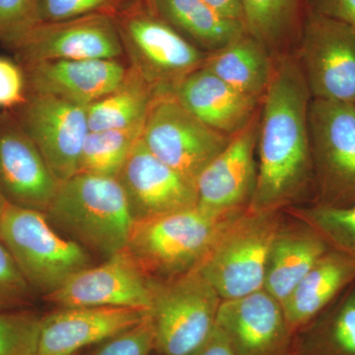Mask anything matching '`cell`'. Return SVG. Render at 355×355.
Returning <instances> with one entry per match:
<instances>
[{"label": "cell", "instance_id": "6da1fadb", "mask_svg": "<svg viewBox=\"0 0 355 355\" xmlns=\"http://www.w3.org/2000/svg\"><path fill=\"white\" fill-rule=\"evenodd\" d=\"M311 101L296 55L275 58L272 81L259 112L258 177L250 210L284 212L314 200Z\"/></svg>", "mask_w": 355, "mask_h": 355}, {"label": "cell", "instance_id": "7a4b0ae2", "mask_svg": "<svg viewBox=\"0 0 355 355\" xmlns=\"http://www.w3.org/2000/svg\"><path fill=\"white\" fill-rule=\"evenodd\" d=\"M44 214L60 234L103 260L125 251L135 222L119 180L90 174L62 182Z\"/></svg>", "mask_w": 355, "mask_h": 355}, {"label": "cell", "instance_id": "3957f363", "mask_svg": "<svg viewBox=\"0 0 355 355\" xmlns=\"http://www.w3.org/2000/svg\"><path fill=\"white\" fill-rule=\"evenodd\" d=\"M246 210L212 214L195 207L135 221L125 251L153 282L174 279L198 268L224 229Z\"/></svg>", "mask_w": 355, "mask_h": 355}, {"label": "cell", "instance_id": "277c9868", "mask_svg": "<svg viewBox=\"0 0 355 355\" xmlns=\"http://www.w3.org/2000/svg\"><path fill=\"white\" fill-rule=\"evenodd\" d=\"M0 241L33 291L43 298L94 265L92 254L55 230L44 212L9 202L0 214Z\"/></svg>", "mask_w": 355, "mask_h": 355}, {"label": "cell", "instance_id": "5b68a950", "mask_svg": "<svg viewBox=\"0 0 355 355\" xmlns=\"http://www.w3.org/2000/svg\"><path fill=\"white\" fill-rule=\"evenodd\" d=\"M114 21L130 67L153 86L155 95L172 93L207 57L163 20L148 0H132Z\"/></svg>", "mask_w": 355, "mask_h": 355}, {"label": "cell", "instance_id": "8992f818", "mask_svg": "<svg viewBox=\"0 0 355 355\" xmlns=\"http://www.w3.org/2000/svg\"><path fill=\"white\" fill-rule=\"evenodd\" d=\"M284 212H259L248 209L224 229L198 266L222 301L261 291L275 235Z\"/></svg>", "mask_w": 355, "mask_h": 355}, {"label": "cell", "instance_id": "52a82bcc", "mask_svg": "<svg viewBox=\"0 0 355 355\" xmlns=\"http://www.w3.org/2000/svg\"><path fill=\"white\" fill-rule=\"evenodd\" d=\"M222 299L198 268L154 282L153 318L157 355H190L216 327Z\"/></svg>", "mask_w": 355, "mask_h": 355}, {"label": "cell", "instance_id": "ba28073f", "mask_svg": "<svg viewBox=\"0 0 355 355\" xmlns=\"http://www.w3.org/2000/svg\"><path fill=\"white\" fill-rule=\"evenodd\" d=\"M314 200L355 203V105L312 99L309 110Z\"/></svg>", "mask_w": 355, "mask_h": 355}, {"label": "cell", "instance_id": "9c48e42d", "mask_svg": "<svg viewBox=\"0 0 355 355\" xmlns=\"http://www.w3.org/2000/svg\"><path fill=\"white\" fill-rule=\"evenodd\" d=\"M141 139L159 160L195 184L231 137L207 127L172 93H167L154 97Z\"/></svg>", "mask_w": 355, "mask_h": 355}, {"label": "cell", "instance_id": "30bf717a", "mask_svg": "<svg viewBox=\"0 0 355 355\" xmlns=\"http://www.w3.org/2000/svg\"><path fill=\"white\" fill-rule=\"evenodd\" d=\"M296 46L312 99L355 105L354 28L307 9Z\"/></svg>", "mask_w": 355, "mask_h": 355}, {"label": "cell", "instance_id": "8fae6325", "mask_svg": "<svg viewBox=\"0 0 355 355\" xmlns=\"http://www.w3.org/2000/svg\"><path fill=\"white\" fill-rule=\"evenodd\" d=\"M2 46L21 65L46 60H121L125 55L114 17L107 14L38 23Z\"/></svg>", "mask_w": 355, "mask_h": 355}, {"label": "cell", "instance_id": "7c38bea8", "mask_svg": "<svg viewBox=\"0 0 355 355\" xmlns=\"http://www.w3.org/2000/svg\"><path fill=\"white\" fill-rule=\"evenodd\" d=\"M60 182L77 174L89 130L87 107L50 95L29 94L12 111Z\"/></svg>", "mask_w": 355, "mask_h": 355}, {"label": "cell", "instance_id": "4fadbf2b", "mask_svg": "<svg viewBox=\"0 0 355 355\" xmlns=\"http://www.w3.org/2000/svg\"><path fill=\"white\" fill-rule=\"evenodd\" d=\"M153 288L154 282L125 250L76 272L44 299L57 307H125L150 312Z\"/></svg>", "mask_w": 355, "mask_h": 355}, {"label": "cell", "instance_id": "5bb4252c", "mask_svg": "<svg viewBox=\"0 0 355 355\" xmlns=\"http://www.w3.org/2000/svg\"><path fill=\"white\" fill-rule=\"evenodd\" d=\"M60 184L16 114L0 112V191L6 202L46 214Z\"/></svg>", "mask_w": 355, "mask_h": 355}, {"label": "cell", "instance_id": "9a60e30c", "mask_svg": "<svg viewBox=\"0 0 355 355\" xmlns=\"http://www.w3.org/2000/svg\"><path fill=\"white\" fill-rule=\"evenodd\" d=\"M259 112L198 177L195 186L200 209L228 214L249 209L258 177Z\"/></svg>", "mask_w": 355, "mask_h": 355}, {"label": "cell", "instance_id": "2e32d148", "mask_svg": "<svg viewBox=\"0 0 355 355\" xmlns=\"http://www.w3.org/2000/svg\"><path fill=\"white\" fill-rule=\"evenodd\" d=\"M216 326L234 355H293L296 335L287 323L282 303L265 289L223 300Z\"/></svg>", "mask_w": 355, "mask_h": 355}, {"label": "cell", "instance_id": "e0dca14e", "mask_svg": "<svg viewBox=\"0 0 355 355\" xmlns=\"http://www.w3.org/2000/svg\"><path fill=\"white\" fill-rule=\"evenodd\" d=\"M116 179L125 191L135 221L197 207L195 184L154 156L141 137Z\"/></svg>", "mask_w": 355, "mask_h": 355}, {"label": "cell", "instance_id": "ac0fdd59", "mask_svg": "<svg viewBox=\"0 0 355 355\" xmlns=\"http://www.w3.org/2000/svg\"><path fill=\"white\" fill-rule=\"evenodd\" d=\"M149 311L125 307H57L40 316L33 355H73L135 326Z\"/></svg>", "mask_w": 355, "mask_h": 355}, {"label": "cell", "instance_id": "d6986e66", "mask_svg": "<svg viewBox=\"0 0 355 355\" xmlns=\"http://www.w3.org/2000/svg\"><path fill=\"white\" fill-rule=\"evenodd\" d=\"M22 67L29 94L53 96L84 107L118 87L128 70L121 60H46Z\"/></svg>", "mask_w": 355, "mask_h": 355}, {"label": "cell", "instance_id": "ffe728a7", "mask_svg": "<svg viewBox=\"0 0 355 355\" xmlns=\"http://www.w3.org/2000/svg\"><path fill=\"white\" fill-rule=\"evenodd\" d=\"M172 94L207 127L230 137L247 127L261 104L203 67L182 79Z\"/></svg>", "mask_w": 355, "mask_h": 355}, {"label": "cell", "instance_id": "44dd1931", "mask_svg": "<svg viewBox=\"0 0 355 355\" xmlns=\"http://www.w3.org/2000/svg\"><path fill=\"white\" fill-rule=\"evenodd\" d=\"M355 284V259L329 250L282 303L287 323L295 335Z\"/></svg>", "mask_w": 355, "mask_h": 355}, {"label": "cell", "instance_id": "7402d4cb", "mask_svg": "<svg viewBox=\"0 0 355 355\" xmlns=\"http://www.w3.org/2000/svg\"><path fill=\"white\" fill-rule=\"evenodd\" d=\"M289 218L291 221H284L273 240L263 284V289L280 303L331 250L316 231L303 222Z\"/></svg>", "mask_w": 355, "mask_h": 355}, {"label": "cell", "instance_id": "603a6c76", "mask_svg": "<svg viewBox=\"0 0 355 355\" xmlns=\"http://www.w3.org/2000/svg\"><path fill=\"white\" fill-rule=\"evenodd\" d=\"M153 10L187 41L209 55L247 32L244 23L222 15L203 0H148Z\"/></svg>", "mask_w": 355, "mask_h": 355}, {"label": "cell", "instance_id": "cb8c5ba5", "mask_svg": "<svg viewBox=\"0 0 355 355\" xmlns=\"http://www.w3.org/2000/svg\"><path fill=\"white\" fill-rule=\"evenodd\" d=\"M202 67L231 87L261 101L272 81L275 58L246 32L225 48L207 55Z\"/></svg>", "mask_w": 355, "mask_h": 355}, {"label": "cell", "instance_id": "d4e9b609", "mask_svg": "<svg viewBox=\"0 0 355 355\" xmlns=\"http://www.w3.org/2000/svg\"><path fill=\"white\" fill-rule=\"evenodd\" d=\"M247 32L275 58L297 44L307 0H241Z\"/></svg>", "mask_w": 355, "mask_h": 355}, {"label": "cell", "instance_id": "484cf974", "mask_svg": "<svg viewBox=\"0 0 355 355\" xmlns=\"http://www.w3.org/2000/svg\"><path fill=\"white\" fill-rule=\"evenodd\" d=\"M293 355H355V284L299 331Z\"/></svg>", "mask_w": 355, "mask_h": 355}, {"label": "cell", "instance_id": "4316f807", "mask_svg": "<svg viewBox=\"0 0 355 355\" xmlns=\"http://www.w3.org/2000/svg\"><path fill=\"white\" fill-rule=\"evenodd\" d=\"M155 91L128 65L127 76L111 93L87 107L90 132L144 125Z\"/></svg>", "mask_w": 355, "mask_h": 355}, {"label": "cell", "instance_id": "83f0119b", "mask_svg": "<svg viewBox=\"0 0 355 355\" xmlns=\"http://www.w3.org/2000/svg\"><path fill=\"white\" fill-rule=\"evenodd\" d=\"M144 125L89 132L84 141L77 174L118 177L130 151L141 137Z\"/></svg>", "mask_w": 355, "mask_h": 355}, {"label": "cell", "instance_id": "f1b7e54d", "mask_svg": "<svg viewBox=\"0 0 355 355\" xmlns=\"http://www.w3.org/2000/svg\"><path fill=\"white\" fill-rule=\"evenodd\" d=\"M284 212L316 231L331 250L355 259V203L347 207L307 203Z\"/></svg>", "mask_w": 355, "mask_h": 355}, {"label": "cell", "instance_id": "f546056e", "mask_svg": "<svg viewBox=\"0 0 355 355\" xmlns=\"http://www.w3.org/2000/svg\"><path fill=\"white\" fill-rule=\"evenodd\" d=\"M40 316L29 309L0 310V355H33Z\"/></svg>", "mask_w": 355, "mask_h": 355}, {"label": "cell", "instance_id": "4dcf8cb0", "mask_svg": "<svg viewBox=\"0 0 355 355\" xmlns=\"http://www.w3.org/2000/svg\"><path fill=\"white\" fill-rule=\"evenodd\" d=\"M132 0H36V24L92 15L116 16Z\"/></svg>", "mask_w": 355, "mask_h": 355}, {"label": "cell", "instance_id": "1f68e13d", "mask_svg": "<svg viewBox=\"0 0 355 355\" xmlns=\"http://www.w3.org/2000/svg\"><path fill=\"white\" fill-rule=\"evenodd\" d=\"M155 334L150 313L139 323L97 345L88 355H150L154 352Z\"/></svg>", "mask_w": 355, "mask_h": 355}, {"label": "cell", "instance_id": "d6a6232c", "mask_svg": "<svg viewBox=\"0 0 355 355\" xmlns=\"http://www.w3.org/2000/svg\"><path fill=\"white\" fill-rule=\"evenodd\" d=\"M35 295L12 256L0 241V310L27 309Z\"/></svg>", "mask_w": 355, "mask_h": 355}, {"label": "cell", "instance_id": "836d02e7", "mask_svg": "<svg viewBox=\"0 0 355 355\" xmlns=\"http://www.w3.org/2000/svg\"><path fill=\"white\" fill-rule=\"evenodd\" d=\"M29 97L22 65L15 60L0 57V112L15 111Z\"/></svg>", "mask_w": 355, "mask_h": 355}, {"label": "cell", "instance_id": "e575fe53", "mask_svg": "<svg viewBox=\"0 0 355 355\" xmlns=\"http://www.w3.org/2000/svg\"><path fill=\"white\" fill-rule=\"evenodd\" d=\"M36 24V0H0V44Z\"/></svg>", "mask_w": 355, "mask_h": 355}, {"label": "cell", "instance_id": "d590c367", "mask_svg": "<svg viewBox=\"0 0 355 355\" xmlns=\"http://www.w3.org/2000/svg\"><path fill=\"white\" fill-rule=\"evenodd\" d=\"M307 9L355 29V0H307Z\"/></svg>", "mask_w": 355, "mask_h": 355}, {"label": "cell", "instance_id": "8d00e7d4", "mask_svg": "<svg viewBox=\"0 0 355 355\" xmlns=\"http://www.w3.org/2000/svg\"><path fill=\"white\" fill-rule=\"evenodd\" d=\"M190 355H234L223 331L216 327L209 338Z\"/></svg>", "mask_w": 355, "mask_h": 355}, {"label": "cell", "instance_id": "74e56055", "mask_svg": "<svg viewBox=\"0 0 355 355\" xmlns=\"http://www.w3.org/2000/svg\"><path fill=\"white\" fill-rule=\"evenodd\" d=\"M203 1L222 15L244 23L241 0H203Z\"/></svg>", "mask_w": 355, "mask_h": 355}, {"label": "cell", "instance_id": "f35d334b", "mask_svg": "<svg viewBox=\"0 0 355 355\" xmlns=\"http://www.w3.org/2000/svg\"><path fill=\"white\" fill-rule=\"evenodd\" d=\"M6 200L4 198L3 195H2L1 191H0V214H1L4 207H6Z\"/></svg>", "mask_w": 355, "mask_h": 355}, {"label": "cell", "instance_id": "ab89813d", "mask_svg": "<svg viewBox=\"0 0 355 355\" xmlns=\"http://www.w3.org/2000/svg\"><path fill=\"white\" fill-rule=\"evenodd\" d=\"M73 355H88V354H84L83 352H78V354H73Z\"/></svg>", "mask_w": 355, "mask_h": 355}]
</instances>
